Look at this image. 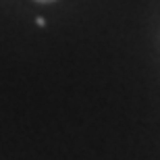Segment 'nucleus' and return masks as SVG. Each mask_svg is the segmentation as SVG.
I'll return each mask as SVG.
<instances>
[{
	"instance_id": "f257e3e1",
	"label": "nucleus",
	"mask_w": 160,
	"mask_h": 160,
	"mask_svg": "<svg viewBox=\"0 0 160 160\" xmlns=\"http://www.w3.org/2000/svg\"><path fill=\"white\" fill-rule=\"evenodd\" d=\"M36 23L40 25V27H44V25H46V21H44V19H42V17H38V19H36Z\"/></svg>"
},
{
	"instance_id": "f03ea898",
	"label": "nucleus",
	"mask_w": 160,
	"mask_h": 160,
	"mask_svg": "<svg viewBox=\"0 0 160 160\" xmlns=\"http://www.w3.org/2000/svg\"><path fill=\"white\" fill-rule=\"evenodd\" d=\"M36 2H54V0H36Z\"/></svg>"
}]
</instances>
